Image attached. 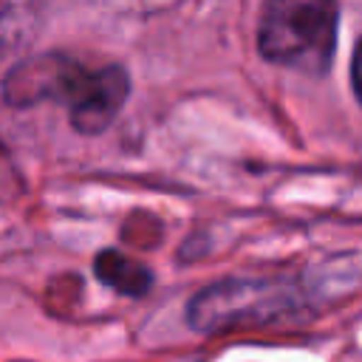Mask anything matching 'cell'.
Wrapping results in <instances>:
<instances>
[{
	"instance_id": "4",
	"label": "cell",
	"mask_w": 362,
	"mask_h": 362,
	"mask_svg": "<svg viewBox=\"0 0 362 362\" xmlns=\"http://www.w3.org/2000/svg\"><path fill=\"white\" fill-rule=\"evenodd\" d=\"M96 277L102 283H107L110 288L130 294V297H141L153 286L150 269H144L141 263H136V260H130L113 249H107L96 257Z\"/></svg>"
},
{
	"instance_id": "2",
	"label": "cell",
	"mask_w": 362,
	"mask_h": 362,
	"mask_svg": "<svg viewBox=\"0 0 362 362\" xmlns=\"http://www.w3.org/2000/svg\"><path fill=\"white\" fill-rule=\"evenodd\" d=\"M337 6L314 0L269 3L257 25V48L269 62L320 76L334 59Z\"/></svg>"
},
{
	"instance_id": "1",
	"label": "cell",
	"mask_w": 362,
	"mask_h": 362,
	"mask_svg": "<svg viewBox=\"0 0 362 362\" xmlns=\"http://www.w3.org/2000/svg\"><path fill=\"white\" fill-rule=\"evenodd\" d=\"M6 102L25 107L59 102L68 107L71 127L82 136L102 133L127 99L130 79L122 65H85L65 54L25 59L6 76Z\"/></svg>"
},
{
	"instance_id": "5",
	"label": "cell",
	"mask_w": 362,
	"mask_h": 362,
	"mask_svg": "<svg viewBox=\"0 0 362 362\" xmlns=\"http://www.w3.org/2000/svg\"><path fill=\"white\" fill-rule=\"evenodd\" d=\"M17 11H20V8L0 3V54H3V51L11 45V40H14V31L20 28Z\"/></svg>"
},
{
	"instance_id": "6",
	"label": "cell",
	"mask_w": 362,
	"mask_h": 362,
	"mask_svg": "<svg viewBox=\"0 0 362 362\" xmlns=\"http://www.w3.org/2000/svg\"><path fill=\"white\" fill-rule=\"evenodd\" d=\"M351 79H354V93H356V99H359V105H362V40H359V45H356V51H354Z\"/></svg>"
},
{
	"instance_id": "3",
	"label": "cell",
	"mask_w": 362,
	"mask_h": 362,
	"mask_svg": "<svg viewBox=\"0 0 362 362\" xmlns=\"http://www.w3.org/2000/svg\"><path fill=\"white\" fill-rule=\"evenodd\" d=\"M291 294L274 280H223L204 288L189 303V325L198 331H226L235 325H252L274 320L286 311Z\"/></svg>"
}]
</instances>
